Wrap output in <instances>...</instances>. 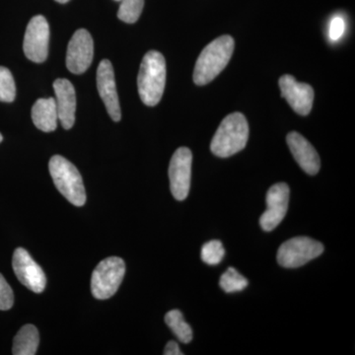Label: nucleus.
<instances>
[{
  "mask_svg": "<svg viewBox=\"0 0 355 355\" xmlns=\"http://www.w3.org/2000/svg\"><path fill=\"white\" fill-rule=\"evenodd\" d=\"M234 40L225 35L207 44L196 64L193 81L197 85L209 84L220 74L230 62L234 51Z\"/></svg>",
  "mask_w": 355,
  "mask_h": 355,
  "instance_id": "f257e3e1",
  "label": "nucleus"
},
{
  "mask_svg": "<svg viewBox=\"0 0 355 355\" xmlns=\"http://www.w3.org/2000/svg\"><path fill=\"white\" fill-rule=\"evenodd\" d=\"M166 84V62L162 53L150 51L140 64L137 86L144 105L154 107L162 99Z\"/></svg>",
  "mask_w": 355,
  "mask_h": 355,
  "instance_id": "f03ea898",
  "label": "nucleus"
},
{
  "mask_svg": "<svg viewBox=\"0 0 355 355\" xmlns=\"http://www.w3.org/2000/svg\"><path fill=\"white\" fill-rule=\"evenodd\" d=\"M249 125L244 114H228L217 128L210 149L217 157L227 158L240 153L247 146Z\"/></svg>",
  "mask_w": 355,
  "mask_h": 355,
  "instance_id": "7ed1b4c3",
  "label": "nucleus"
},
{
  "mask_svg": "<svg viewBox=\"0 0 355 355\" xmlns=\"http://www.w3.org/2000/svg\"><path fill=\"white\" fill-rule=\"evenodd\" d=\"M53 183L60 193L76 207H83L86 191L83 177L76 166L60 155H55L49 163Z\"/></svg>",
  "mask_w": 355,
  "mask_h": 355,
  "instance_id": "20e7f679",
  "label": "nucleus"
},
{
  "mask_svg": "<svg viewBox=\"0 0 355 355\" xmlns=\"http://www.w3.org/2000/svg\"><path fill=\"white\" fill-rule=\"evenodd\" d=\"M125 273V263L119 257H110L99 263L91 277V291L95 298L104 300L118 291Z\"/></svg>",
  "mask_w": 355,
  "mask_h": 355,
  "instance_id": "39448f33",
  "label": "nucleus"
},
{
  "mask_svg": "<svg viewBox=\"0 0 355 355\" xmlns=\"http://www.w3.org/2000/svg\"><path fill=\"white\" fill-rule=\"evenodd\" d=\"M323 252V244L312 238H292L279 247L277 261L284 268H299L321 256Z\"/></svg>",
  "mask_w": 355,
  "mask_h": 355,
  "instance_id": "423d86ee",
  "label": "nucleus"
},
{
  "mask_svg": "<svg viewBox=\"0 0 355 355\" xmlns=\"http://www.w3.org/2000/svg\"><path fill=\"white\" fill-rule=\"evenodd\" d=\"M193 154L187 147H180L173 154L169 165L170 189L177 200L188 198L191 189Z\"/></svg>",
  "mask_w": 355,
  "mask_h": 355,
  "instance_id": "0eeeda50",
  "label": "nucleus"
},
{
  "mask_svg": "<svg viewBox=\"0 0 355 355\" xmlns=\"http://www.w3.org/2000/svg\"><path fill=\"white\" fill-rule=\"evenodd\" d=\"M50 26L42 15H37L30 20L26 29L23 50L26 57L36 64H42L49 55Z\"/></svg>",
  "mask_w": 355,
  "mask_h": 355,
  "instance_id": "6e6552de",
  "label": "nucleus"
},
{
  "mask_svg": "<svg viewBox=\"0 0 355 355\" xmlns=\"http://www.w3.org/2000/svg\"><path fill=\"white\" fill-rule=\"evenodd\" d=\"M94 43L90 33L77 30L70 40L67 53V67L74 74H83L92 64Z\"/></svg>",
  "mask_w": 355,
  "mask_h": 355,
  "instance_id": "1a4fd4ad",
  "label": "nucleus"
},
{
  "mask_svg": "<svg viewBox=\"0 0 355 355\" xmlns=\"http://www.w3.org/2000/svg\"><path fill=\"white\" fill-rule=\"evenodd\" d=\"M289 187L279 183L270 187L266 193V209L260 218L261 227L266 232L272 231L284 220L289 205Z\"/></svg>",
  "mask_w": 355,
  "mask_h": 355,
  "instance_id": "9d476101",
  "label": "nucleus"
},
{
  "mask_svg": "<svg viewBox=\"0 0 355 355\" xmlns=\"http://www.w3.org/2000/svg\"><path fill=\"white\" fill-rule=\"evenodd\" d=\"M12 266L16 277L28 289L41 293L46 288V277L38 265L23 248H18L13 254Z\"/></svg>",
  "mask_w": 355,
  "mask_h": 355,
  "instance_id": "9b49d317",
  "label": "nucleus"
},
{
  "mask_svg": "<svg viewBox=\"0 0 355 355\" xmlns=\"http://www.w3.org/2000/svg\"><path fill=\"white\" fill-rule=\"evenodd\" d=\"M97 88L112 120L120 121L121 119L120 101L116 92L113 65L109 60H103L98 67Z\"/></svg>",
  "mask_w": 355,
  "mask_h": 355,
  "instance_id": "f8f14e48",
  "label": "nucleus"
},
{
  "mask_svg": "<svg viewBox=\"0 0 355 355\" xmlns=\"http://www.w3.org/2000/svg\"><path fill=\"white\" fill-rule=\"evenodd\" d=\"M279 87L282 97L294 112L301 116L309 114L314 101V90L309 84L299 83L293 76L286 74L280 77Z\"/></svg>",
  "mask_w": 355,
  "mask_h": 355,
  "instance_id": "ddd939ff",
  "label": "nucleus"
},
{
  "mask_svg": "<svg viewBox=\"0 0 355 355\" xmlns=\"http://www.w3.org/2000/svg\"><path fill=\"white\" fill-rule=\"evenodd\" d=\"M58 121L65 130H70L76 123V89L67 79L60 78L53 83Z\"/></svg>",
  "mask_w": 355,
  "mask_h": 355,
  "instance_id": "4468645a",
  "label": "nucleus"
},
{
  "mask_svg": "<svg viewBox=\"0 0 355 355\" xmlns=\"http://www.w3.org/2000/svg\"><path fill=\"white\" fill-rule=\"evenodd\" d=\"M287 144L292 155L303 171L316 175L321 167V160L314 146L300 133L292 132L287 135Z\"/></svg>",
  "mask_w": 355,
  "mask_h": 355,
  "instance_id": "2eb2a0df",
  "label": "nucleus"
},
{
  "mask_svg": "<svg viewBox=\"0 0 355 355\" xmlns=\"http://www.w3.org/2000/svg\"><path fill=\"white\" fill-rule=\"evenodd\" d=\"M32 120L42 132H51L55 130L58 116L55 98L37 100L33 105Z\"/></svg>",
  "mask_w": 355,
  "mask_h": 355,
  "instance_id": "dca6fc26",
  "label": "nucleus"
},
{
  "mask_svg": "<svg viewBox=\"0 0 355 355\" xmlns=\"http://www.w3.org/2000/svg\"><path fill=\"white\" fill-rule=\"evenodd\" d=\"M40 343L39 331L33 324H25L13 340L14 355H35Z\"/></svg>",
  "mask_w": 355,
  "mask_h": 355,
  "instance_id": "f3484780",
  "label": "nucleus"
},
{
  "mask_svg": "<svg viewBox=\"0 0 355 355\" xmlns=\"http://www.w3.org/2000/svg\"><path fill=\"white\" fill-rule=\"evenodd\" d=\"M165 322L167 326L171 329L173 333L177 336L178 340L183 343H189L193 340V330L190 324L184 321L181 311L171 310L166 314Z\"/></svg>",
  "mask_w": 355,
  "mask_h": 355,
  "instance_id": "a211bd4d",
  "label": "nucleus"
},
{
  "mask_svg": "<svg viewBox=\"0 0 355 355\" xmlns=\"http://www.w3.org/2000/svg\"><path fill=\"white\" fill-rule=\"evenodd\" d=\"M249 282L246 277L240 275L234 268H229L219 280V286L226 293H234L244 291Z\"/></svg>",
  "mask_w": 355,
  "mask_h": 355,
  "instance_id": "6ab92c4d",
  "label": "nucleus"
},
{
  "mask_svg": "<svg viewBox=\"0 0 355 355\" xmlns=\"http://www.w3.org/2000/svg\"><path fill=\"white\" fill-rule=\"evenodd\" d=\"M144 6V0H121L119 19L128 24H133L139 19Z\"/></svg>",
  "mask_w": 355,
  "mask_h": 355,
  "instance_id": "aec40b11",
  "label": "nucleus"
},
{
  "mask_svg": "<svg viewBox=\"0 0 355 355\" xmlns=\"http://www.w3.org/2000/svg\"><path fill=\"white\" fill-rule=\"evenodd\" d=\"M225 254L223 244L219 240H212L205 243L202 248L200 257L203 263L209 266H216L220 263Z\"/></svg>",
  "mask_w": 355,
  "mask_h": 355,
  "instance_id": "412c9836",
  "label": "nucleus"
},
{
  "mask_svg": "<svg viewBox=\"0 0 355 355\" xmlns=\"http://www.w3.org/2000/svg\"><path fill=\"white\" fill-rule=\"evenodd\" d=\"M15 97L16 86L12 73L6 67H0V102L11 103Z\"/></svg>",
  "mask_w": 355,
  "mask_h": 355,
  "instance_id": "4be33fe9",
  "label": "nucleus"
},
{
  "mask_svg": "<svg viewBox=\"0 0 355 355\" xmlns=\"http://www.w3.org/2000/svg\"><path fill=\"white\" fill-rule=\"evenodd\" d=\"M14 294L12 288L7 284L3 275L0 273V310L6 311L12 308Z\"/></svg>",
  "mask_w": 355,
  "mask_h": 355,
  "instance_id": "5701e85b",
  "label": "nucleus"
},
{
  "mask_svg": "<svg viewBox=\"0 0 355 355\" xmlns=\"http://www.w3.org/2000/svg\"><path fill=\"white\" fill-rule=\"evenodd\" d=\"M345 30V22L343 18L340 16L333 18L331 21L330 29H329V37L331 41L336 42L342 38Z\"/></svg>",
  "mask_w": 355,
  "mask_h": 355,
  "instance_id": "b1692460",
  "label": "nucleus"
},
{
  "mask_svg": "<svg viewBox=\"0 0 355 355\" xmlns=\"http://www.w3.org/2000/svg\"><path fill=\"white\" fill-rule=\"evenodd\" d=\"M163 354L165 355H182L183 352L180 350L179 345L174 340H171L166 345L164 352Z\"/></svg>",
  "mask_w": 355,
  "mask_h": 355,
  "instance_id": "393cba45",
  "label": "nucleus"
},
{
  "mask_svg": "<svg viewBox=\"0 0 355 355\" xmlns=\"http://www.w3.org/2000/svg\"><path fill=\"white\" fill-rule=\"evenodd\" d=\"M57 2H60V3H67V2H69V0H55Z\"/></svg>",
  "mask_w": 355,
  "mask_h": 355,
  "instance_id": "a878e982",
  "label": "nucleus"
},
{
  "mask_svg": "<svg viewBox=\"0 0 355 355\" xmlns=\"http://www.w3.org/2000/svg\"><path fill=\"white\" fill-rule=\"evenodd\" d=\"M2 140H3V137H2L1 133H0V142H1Z\"/></svg>",
  "mask_w": 355,
  "mask_h": 355,
  "instance_id": "bb28decb",
  "label": "nucleus"
},
{
  "mask_svg": "<svg viewBox=\"0 0 355 355\" xmlns=\"http://www.w3.org/2000/svg\"><path fill=\"white\" fill-rule=\"evenodd\" d=\"M116 1H121V0H116Z\"/></svg>",
  "mask_w": 355,
  "mask_h": 355,
  "instance_id": "cd10ccee",
  "label": "nucleus"
}]
</instances>
